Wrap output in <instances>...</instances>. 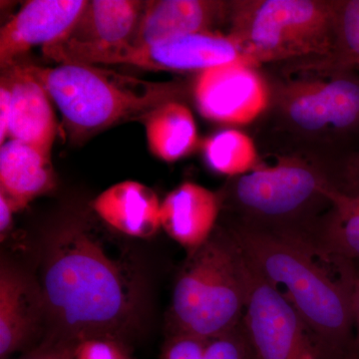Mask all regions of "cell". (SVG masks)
Masks as SVG:
<instances>
[{
  "instance_id": "obj_7",
  "label": "cell",
  "mask_w": 359,
  "mask_h": 359,
  "mask_svg": "<svg viewBox=\"0 0 359 359\" xmlns=\"http://www.w3.org/2000/svg\"><path fill=\"white\" fill-rule=\"evenodd\" d=\"M354 68L330 63L325 76L287 84L278 98L285 122L311 136L359 137V76Z\"/></svg>"
},
{
  "instance_id": "obj_22",
  "label": "cell",
  "mask_w": 359,
  "mask_h": 359,
  "mask_svg": "<svg viewBox=\"0 0 359 359\" xmlns=\"http://www.w3.org/2000/svg\"><path fill=\"white\" fill-rule=\"evenodd\" d=\"M335 65L354 67L359 61V0L334 1Z\"/></svg>"
},
{
  "instance_id": "obj_3",
  "label": "cell",
  "mask_w": 359,
  "mask_h": 359,
  "mask_svg": "<svg viewBox=\"0 0 359 359\" xmlns=\"http://www.w3.org/2000/svg\"><path fill=\"white\" fill-rule=\"evenodd\" d=\"M26 67L60 110L66 134L74 144L119 123L143 121L152 111L179 101L184 94L181 82L147 81L95 65Z\"/></svg>"
},
{
  "instance_id": "obj_27",
  "label": "cell",
  "mask_w": 359,
  "mask_h": 359,
  "mask_svg": "<svg viewBox=\"0 0 359 359\" xmlns=\"http://www.w3.org/2000/svg\"><path fill=\"white\" fill-rule=\"evenodd\" d=\"M77 344L60 339L37 348L20 359H75Z\"/></svg>"
},
{
  "instance_id": "obj_16",
  "label": "cell",
  "mask_w": 359,
  "mask_h": 359,
  "mask_svg": "<svg viewBox=\"0 0 359 359\" xmlns=\"http://www.w3.org/2000/svg\"><path fill=\"white\" fill-rule=\"evenodd\" d=\"M219 205L218 196L209 189L185 182L168 194L161 204V224L190 254L216 230Z\"/></svg>"
},
{
  "instance_id": "obj_5",
  "label": "cell",
  "mask_w": 359,
  "mask_h": 359,
  "mask_svg": "<svg viewBox=\"0 0 359 359\" xmlns=\"http://www.w3.org/2000/svg\"><path fill=\"white\" fill-rule=\"evenodd\" d=\"M330 174L301 161H283L237 177L231 201L240 219L254 230L309 241L332 205Z\"/></svg>"
},
{
  "instance_id": "obj_20",
  "label": "cell",
  "mask_w": 359,
  "mask_h": 359,
  "mask_svg": "<svg viewBox=\"0 0 359 359\" xmlns=\"http://www.w3.org/2000/svg\"><path fill=\"white\" fill-rule=\"evenodd\" d=\"M332 205L311 235V243L327 256L359 266V195L334 190Z\"/></svg>"
},
{
  "instance_id": "obj_17",
  "label": "cell",
  "mask_w": 359,
  "mask_h": 359,
  "mask_svg": "<svg viewBox=\"0 0 359 359\" xmlns=\"http://www.w3.org/2000/svg\"><path fill=\"white\" fill-rule=\"evenodd\" d=\"M94 212L108 226L123 235L149 238L161 224L157 194L136 181H123L106 189L92 203Z\"/></svg>"
},
{
  "instance_id": "obj_4",
  "label": "cell",
  "mask_w": 359,
  "mask_h": 359,
  "mask_svg": "<svg viewBox=\"0 0 359 359\" xmlns=\"http://www.w3.org/2000/svg\"><path fill=\"white\" fill-rule=\"evenodd\" d=\"M249 269L242 250L226 229H216L202 247L189 254L172 295V334L211 339L244 316Z\"/></svg>"
},
{
  "instance_id": "obj_21",
  "label": "cell",
  "mask_w": 359,
  "mask_h": 359,
  "mask_svg": "<svg viewBox=\"0 0 359 359\" xmlns=\"http://www.w3.org/2000/svg\"><path fill=\"white\" fill-rule=\"evenodd\" d=\"M203 152L208 166L217 173L240 177L255 169L257 150L248 135L238 130H224L205 141Z\"/></svg>"
},
{
  "instance_id": "obj_18",
  "label": "cell",
  "mask_w": 359,
  "mask_h": 359,
  "mask_svg": "<svg viewBox=\"0 0 359 359\" xmlns=\"http://www.w3.org/2000/svg\"><path fill=\"white\" fill-rule=\"evenodd\" d=\"M55 187L50 156L22 142L9 140L0 148V192L16 212Z\"/></svg>"
},
{
  "instance_id": "obj_11",
  "label": "cell",
  "mask_w": 359,
  "mask_h": 359,
  "mask_svg": "<svg viewBox=\"0 0 359 359\" xmlns=\"http://www.w3.org/2000/svg\"><path fill=\"white\" fill-rule=\"evenodd\" d=\"M196 105L211 121L242 125L254 121L269 103L268 85L250 62L228 63L200 72Z\"/></svg>"
},
{
  "instance_id": "obj_9",
  "label": "cell",
  "mask_w": 359,
  "mask_h": 359,
  "mask_svg": "<svg viewBox=\"0 0 359 359\" xmlns=\"http://www.w3.org/2000/svg\"><path fill=\"white\" fill-rule=\"evenodd\" d=\"M240 61L252 63L230 35L205 32L142 46L124 45L90 56L80 65H126L147 70L203 72L216 66Z\"/></svg>"
},
{
  "instance_id": "obj_14",
  "label": "cell",
  "mask_w": 359,
  "mask_h": 359,
  "mask_svg": "<svg viewBox=\"0 0 359 359\" xmlns=\"http://www.w3.org/2000/svg\"><path fill=\"white\" fill-rule=\"evenodd\" d=\"M2 71L11 93L9 138L51 156L57 124L50 97L26 66L18 63Z\"/></svg>"
},
{
  "instance_id": "obj_19",
  "label": "cell",
  "mask_w": 359,
  "mask_h": 359,
  "mask_svg": "<svg viewBox=\"0 0 359 359\" xmlns=\"http://www.w3.org/2000/svg\"><path fill=\"white\" fill-rule=\"evenodd\" d=\"M149 150L165 162H176L195 150L197 125L191 110L180 101L164 104L144 118Z\"/></svg>"
},
{
  "instance_id": "obj_29",
  "label": "cell",
  "mask_w": 359,
  "mask_h": 359,
  "mask_svg": "<svg viewBox=\"0 0 359 359\" xmlns=\"http://www.w3.org/2000/svg\"><path fill=\"white\" fill-rule=\"evenodd\" d=\"M16 212L13 203L4 193L0 192V235L4 240L13 226V215Z\"/></svg>"
},
{
  "instance_id": "obj_15",
  "label": "cell",
  "mask_w": 359,
  "mask_h": 359,
  "mask_svg": "<svg viewBox=\"0 0 359 359\" xmlns=\"http://www.w3.org/2000/svg\"><path fill=\"white\" fill-rule=\"evenodd\" d=\"M45 311L41 290L18 269H0V359L25 348L35 335Z\"/></svg>"
},
{
  "instance_id": "obj_12",
  "label": "cell",
  "mask_w": 359,
  "mask_h": 359,
  "mask_svg": "<svg viewBox=\"0 0 359 359\" xmlns=\"http://www.w3.org/2000/svg\"><path fill=\"white\" fill-rule=\"evenodd\" d=\"M87 0H32L26 2L0 32V66L18 65L33 47L41 48L65 39Z\"/></svg>"
},
{
  "instance_id": "obj_6",
  "label": "cell",
  "mask_w": 359,
  "mask_h": 359,
  "mask_svg": "<svg viewBox=\"0 0 359 359\" xmlns=\"http://www.w3.org/2000/svg\"><path fill=\"white\" fill-rule=\"evenodd\" d=\"M334 1L249 0L231 2V30L252 65L306 57L332 59Z\"/></svg>"
},
{
  "instance_id": "obj_26",
  "label": "cell",
  "mask_w": 359,
  "mask_h": 359,
  "mask_svg": "<svg viewBox=\"0 0 359 359\" xmlns=\"http://www.w3.org/2000/svg\"><path fill=\"white\" fill-rule=\"evenodd\" d=\"M335 190L346 195H359V151L346 160L339 173L332 175Z\"/></svg>"
},
{
  "instance_id": "obj_1",
  "label": "cell",
  "mask_w": 359,
  "mask_h": 359,
  "mask_svg": "<svg viewBox=\"0 0 359 359\" xmlns=\"http://www.w3.org/2000/svg\"><path fill=\"white\" fill-rule=\"evenodd\" d=\"M110 245L82 224L66 226L47 244L40 290L67 341L116 340L132 320L138 278Z\"/></svg>"
},
{
  "instance_id": "obj_28",
  "label": "cell",
  "mask_w": 359,
  "mask_h": 359,
  "mask_svg": "<svg viewBox=\"0 0 359 359\" xmlns=\"http://www.w3.org/2000/svg\"><path fill=\"white\" fill-rule=\"evenodd\" d=\"M11 115V93L6 78L0 81V143L4 145L8 137Z\"/></svg>"
},
{
  "instance_id": "obj_30",
  "label": "cell",
  "mask_w": 359,
  "mask_h": 359,
  "mask_svg": "<svg viewBox=\"0 0 359 359\" xmlns=\"http://www.w3.org/2000/svg\"><path fill=\"white\" fill-rule=\"evenodd\" d=\"M355 266L353 283V348L359 353V266Z\"/></svg>"
},
{
  "instance_id": "obj_23",
  "label": "cell",
  "mask_w": 359,
  "mask_h": 359,
  "mask_svg": "<svg viewBox=\"0 0 359 359\" xmlns=\"http://www.w3.org/2000/svg\"><path fill=\"white\" fill-rule=\"evenodd\" d=\"M203 359H255L243 320L223 334L207 339Z\"/></svg>"
},
{
  "instance_id": "obj_2",
  "label": "cell",
  "mask_w": 359,
  "mask_h": 359,
  "mask_svg": "<svg viewBox=\"0 0 359 359\" xmlns=\"http://www.w3.org/2000/svg\"><path fill=\"white\" fill-rule=\"evenodd\" d=\"M228 230L250 266L297 309L318 341L321 358L353 348L354 264L323 255L302 238L235 223Z\"/></svg>"
},
{
  "instance_id": "obj_10",
  "label": "cell",
  "mask_w": 359,
  "mask_h": 359,
  "mask_svg": "<svg viewBox=\"0 0 359 359\" xmlns=\"http://www.w3.org/2000/svg\"><path fill=\"white\" fill-rule=\"evenodd\" d=\"M145 1L92 0L65 39L42 48L45 57L60 65H80L101 52L130 43Z\"/></svg>"
},
{
  "instance_id": "obj_25",
  "label": "cell",
  "mask_w": 359,
  "mask_h": 359,
  "mask_svg": "<svg viewBox=\"0 0 359 359\" xmlns=\"http://www.w3.org/2000/svg\"><path fill=\"white\" fill-rule=\"evenodd\" d=\"M75 359H131L115 339H90L79 342Z\"/></svg>"
},
{
  "instance_id": "obj_8",
  "label": "cell",
  "mask_w": 359,
  "mask_h": 359,
  "mask_svg": "<svg viewBox=\"0 0 359 359\" xmlns=\"http://www.w3.org/2000/svg\"><path fill=\"white\" fill-rule=\"evenodd\" d=\"M247 264L249 285L243 323L255 359H321L318 341L297 309Z\"/></svg>"
},
{
  "instance_id": "obj_32",
  "label": "cell",
  "mask_w": 359,
  "mask_h": 359,
  "mask_svg": "<svg viewBox=\"0 0 359 359\" xmlns=\"http://www.w3.org/2000/svg\"><path fill=\"white\" fill-rule=\"evenodd\" d=\"M354 67L358 68V69H359V61H358V62L354 63Z\"/></svg>"
},
{
  "instance_id": "obj_24",
  "label": "cell",
  "mask_w": 359,
  "mask_h": 359,
  "mask_svg": "<svg viewBox=\"0 0 359 359\" xmlns=\"http://www.w3.org/2000/svg\"><path fill=\"white\" fill-rule=\"evenodd\" d=\"M207 339L186 334H171L161 359H203Z\"/></svg>"
},
{
  "instance_id": "obj_13",
  "label": "cell",
  "mask_w": 359,
  "mask_h": 359,
  "mask_svg": "<svg viewBox=\"0 0 359 359\" xmlns=\"http://www.w3.org/2000/svg\"><path fill=\"white\" fill-rule=\"evenodd\" d=\"M231 2L215 0L145 1L140 21L129 44L142 46L163 40L216 32L214 28L230 15Z\"/></svg>"
},
{
  "instance_id": "obj_31",
  "label": "cell",
  "mask_w": 359,
  "mask_h": 359,
  "mask_svg": "<svg viewBox=\"0 0 359 359\" xmlns=\"http://www.w3.org/2000/svg\"><path fill=\"white\" fill-rule=\"evenodd\" d=\"M321 359H359V353L353 348L348 353L342 354V355L335 356V358H321Z\"/></svg>"
}]
</instances>
